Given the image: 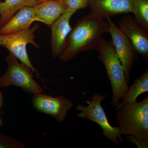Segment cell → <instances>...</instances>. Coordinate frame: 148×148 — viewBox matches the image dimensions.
<instances>
[{"mask_svg":"<svg viewBox=\"0 0 148 148\" xmlns=\"http://www.w3.org/2000/svg\"><path fill=\"white\" fill-rule=\"evenodd\" d=\"M127 140L130 143H134L139 148H147L148 147V139L139 140L136 139L131 135H127Z\"/></svg>","mask_w":148,"mask_h":148,"instance_id":"d6986e66","label":"cell"},{"mask_svg":"<svg viewBox=\"0 0 148 148\" xmlns=\"http://www.w3.org/2000/svg\"><path fill=\"white\" fill-rule=\"evenodd\" d=\"M67 8L79 9L86 8L89 6V0H64Z\"/></svg>","mask_w":148,"mask_h":148,"instance_id":"ac0fdd59","label":"cell"},{"mask_svg":"<svg viewBox=\"0 0 148 148\" xmlns=\"http://www.w3.org/2000/svg\"><path fill=\"white\" fill-rule=\"evenodd\" d=\"M77 10L68 9L58 19L51 24V45L53 58L59 57L66 47L68 36L72 30L70 19Z\"/></svg>","mask_w":148,"mask_h":148,"instance_id":"30bf717a","label":"cell"},{"mask_svg":"<svg viewBox=\"0 0 148 148\" xmlns=\"http://www.w3.org/2000/svg\"><path fill=\"white\" fill-rule=\"evenodd\" d=\"M108 21L91 14L78 21L68 36L66 47L59 56L64 62L75 58L80 52L95 49L101 35L108 32Z\"/></svg>","mask_w":148,"mask_h":148,"instance_id":"6da1fadb","label":"cell"},{"mask_svg":"<svg viewBox=\"0 0 148 148\" xmlns=\"http://www.w3.org/2000/svg\"><path fill=\"white\" fill-rule=\"evenodd\" d=\"M38 3L37 0H5L0 5V29L21 8L34 7Z\"/></svg>","mask_w":148,"mask_h":148,"instance_id":"5bb4252c","label":"cell"},{"mask_svg":"<svg viewBox=\"0 0 148 148\" xmlns=\"http://www.w3.org/2000/svg\"></svg>","mask_w":148,"mask_h":148,"instance_id":"cb8c5ba5","label":"cell"},{"mask_svg":"<svg viewBox=\"0 0 148 148\" xmlns=\"http://www.w3.org/2000/svg\"><path fill=\"white\" fill-rule=\"evenodd\" d=\"M122 135L139 140L148 139V97L122 106L116 113Z\"/></svg>","mask_w":148,"mask_h":148,"instance_id":"3957f363","label":"cell"},{"mask_svg":"<svg viewBox=\"0 0 148 148\" xmlns=\"http://www.w3.org/2000/svg\"><path fill=\"white\" fill-rule=\"evenodd\" d=\"M91 14L105 19L132 12V0H89Z\"/></svg>","mask_w":148,"mask_h":148,"instance_id":"8fae6325","label":"cell"},{"mask_svg":"<svg viewBox=\"0 0 148 148\" xmlns=\"http://www.w3.org/2000/svg\"><path fill=\"white\" fill-rule=\"evenodd\" d=\"M3 95L2 92H0V109L3 106Z\"/></svg>","mask_w":148,"mask_h":148,"instance_id":"ffe728a7","label":"cell"},{"mask_svg":"<svg viewBox=\"0 0 148 148\" xmlns=\"http://www.w3.org/2000/svg\"><path fill=\"white\" fill-rule=\"evenodd\" d=\"M131 12L137 22L148 30V0H132Z\"/></svg>","mask_w":148,"mask_h":148,"instance_id":"2e32d148","label":"cell"},{"mask_svg":"<svg viewBox=\"0 0 148 148\" xmlns=\"http://www.w3.org/2000/svg\"><path fill=\"white\" fill-rule=\"evenodd\" d=\"M119 28L130 41L138 53L146 62L148 60V30L130 15L119 22Z\"/></svg>","mask_w":148,"mask_h":148,"instance_id":"9c48e42d","label":"cell"},{"mask_svg":"<svg viewBox=\"0 0 148 148\" xmlns=\"http://www.w3.org/2000/svg\"><path fill=\"white\" fill-rule=\"evenodd\" d=\"M25 145L12 137L0 134V148H24Z\"/></svg>","mask_w":148,"mask_h":148,"instance_id":"e0dca14e","label":"cell"},{"mask_svg":"<svg viewBox=\"0 0 148 148\" xmlns=\"http://www.w3.org/2000/svg\"><path fill=\"white\" fill-rule=\"evenodd\" d=\"M3 125L2 120L1 119V118H0V127L1 126Z\"/></svg>","mask_w":148,"mask_h":148,"instance_id":"7402d4cb","label":"cell"},{"mask_svg":"<svg viewBox=\"0 0 148 148\" xmlns=\"http://www.w3.org/2000/svg\"><path fill=\"white\" fill-rule=\"evenodd\" d=\"M5 61L8 69L5 73L0 77V87L14 86L34 95L42 92L41 86L34 79L33 72L29 67L19 63L17 58L11 53Z\"/></svg>","mask_w":148,"mask_h":148,"instance_id":"277c9868","label":"cell"},{"mask_svg":"<svg viewBox=\"0 0 148 148\" xmlns=\"http://www.w3.org/2000/svg\"><path fill=\"white\" fill-rule=\"evenodd\" d=\"M1 2L0 1V5H1Z\"/></svg>","mask_w":148,"mask_h":148,"instance_id":"603a6c76","label":"cell"},{"mask_svg":"<svg viewBox=\"0 0 148 148\" xmlns=\"http://www.w3.org/2000/svg\"><path fill=\"white\" fill-rule=\"evenodd\" d=\"M108 94H95L86 101L88 106L79 105L77 110L80 111L77 116L80 118L89 120L99 125L103 129V135L116 145H119L123 141L119 127H113L109 123L101 102Z\"/></svg>","mask_w":148,"mask_h":148,"instance_id":"5b68a950","label":"cell"},{"mask_svg":"<svg viewBox=\"0 0 148 148\" xmlns=\"http://www.w3.org/2000/svg\"><path fill=\"white\" fill-rule=\"evenodd\" d=\"M37 21L50 26L68 9L64 1L48 0L38 3L33 7Z\"/></svg>","mask_w":148,"mask_h":148,"instance_id":"4fadbf2b","label":"cell"},{"mask_svg":"<svg viewBox=\"0 0 148 148\" xmlns=\"http://www.w3.org/2000/svg\"><path fill=\"white\" fill-rule=\"evenodd\" d=\"M109 24L108 32L112 43L123 66L127 83L129 82L131 69L138 60V53L130 41L117 27L110 17L106 18Z\"/></svg>","mask_w":148,"mask_h":148,"instance_id":"52a82bcc","label":"cell"},{"mask_svg":"<svg viewBox=\"0 0 148 148\" xmlns=\"http://www.w3.org/2000/svg\"><path fill=\"white\" fill-rule=\"evenodd\" d=\"M32 103L37 111L51 116L59 122L64 120L73 104L62 95L53 97L42 93L33 96Z\"/></svg>","mask_w":148,"mask_h":148,"instance_id":"ba28073f","label":"cell"},{"mask_svg":"<svg viewBox=\"0 0 148 148\" xmlns=\"http://www.w3.org/2000/svg\"><path fill=\"white\" fill-rule=\"evenodd\" d=\"M46 1H48V0H37V1L38 2V3H40ZM59 1H64V0H59Z\"/></svg>","mask_w":148,"mask_h":148,"instance_id":"44dd1931","label":"cell"},{"mask_svg":"<svg viewBox=\"0 0 148 148\" xmlns=\"http://www.w3.org/2000/svg\"><path fill=\"white\" fill-rule=\"evenodd\" d=\"M39 25L36 24L32 28H28L23 31L10 34L0 35V47L5 48L10 53L13 54L32 70L33 73H36L38 78L40 74L38 70L32 65L29 59L27 49L28 44L31 43L35 47L40 48V46L35 41V32L39 29Z\"/></svg>","mask_w":148,"mask_h":148,"instance_id":"8992f818","label":"cell"},{"mask_svg":"<svg viewBox=\"0 0 148 148\" xmlns=\"http://www.w3.org/2000/svg\"><path fill=\"white\" fill-rule=\"evenodd\" d=\"M148 91V70L142 74L141 76L135 80L130 87L126 91L123 102L119 103L115 108L117 111L123 105L136 102L139 95Z\"/></svg>","mask_w":148,"mask_h":148,"instance_id":"9a60e30c","label":"cell"},{"mask_svg":"<svg viewBox=\"0 0 148 148\" xmlns=\"http://www.w3.org/2000/svg\"><path fill=\"white\" fill-rule=\"evenodd\" d=\"M35 21H37V19L34 7H23L0 29V35L10 34L21 32L30 28Z\"/></svg>","mask_w":148,"mask_h":148,"instance_id":"7c38bea8","label":"cell"},{"mask_svg":"<svg viewBox=\"0 0 148 148\" xmlns=\"http://www.w3.org/2000/svg\"><path fill=\"white\" fill-rule=\"evenodd\" d=\"M95 49L99 53L98 58L105 66L107 76L111 82L112 96L110 103L113 108L123 100L129 86L127 85L123 66L117 55L112 40L101 36Z\"/></svg>","mask_w":148,"mask_h":148,"instance_id":"7a4b0ae2","label":"cell"}]
</instances>
